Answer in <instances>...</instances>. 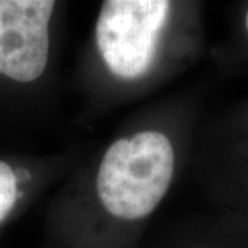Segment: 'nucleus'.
Returning a JSON list of instances; mask_svg holds the SVG:
<instances>
[{
    "label": "nucleus",
    "instance_id": "obj_3",
    "mask_svg": "<svg viewBox=\"0 0 248 248\" xmlns=\"http://www.w3.org/2000/svg\"><path fill=\"white\" fill-rule=\"evenodd\" d=\"M68 3L0 0V113L45 119L60 94V55Z\"/></svg>",
    "mask_w": 248,
    "mask_h": 248
},
{
    "label": "nucleus",
    "instance_id": "obj_4",
    "mask_svg": "<svg viewBox=\"0 0 248 248\" xmlns=\"http://www.w3.org/2000/svg\"><path fill=\"white\" fill-rule=\"evenodd\" d=\"M189 171L213 211L248 226V98L211 115L204 112Z\"/></svg>",
    "mask_w": 248,
    "mask_h": 248
},
{
    "label": "nucleus",
    "instance_id": "obj_7",
    "mask_svg": "<svg viewBox=\"0 0 248 248\" xmlns=\"http://www.w3.org/2000/svg\"><path fill=\"white\" fill-rule=\"evenodd\" d=\"M236 33L240 47L248 54V1H244L239 6L236 14Z\"/></svg>",
    "mask_w": 248,
    "mask_h": 248
},
{
    "label": "nucleus",
    "instance_id": "obj_6",
    "mask_svg": "<svg viewBox=\"0 0 248 248\" xmlns=\"http://www.w3.org/2000/svg\"><path fill=\"white\" fill-rule=\"evenodd\" d=\"M142 248H248V226L211 210L170 225Z\"/></svg>",
    "mask_w": 248,
    "mask_h": 248
},
{
    "label": "nucleus",
    "instance_id": "obj_2",
    "mask_svg": "<svg viewBox=\"0 0 248 248\" xmlns=\"http://www.w3.org/2000/svg\"><path fill=\"white\" fill-rule=\"evenodd\" d=\"M204 51L202 1H102L73 72L78 123L152 97L195 68Z\"/></svg>",
    "mask_w": 248,
    "mask_h": 248
},
{
    "label": "nucleus",
    "instance_id": "obj_5",
    "mask_svg": "<svg viewBox=\"0 0 248 248\" xmlns=\"http://www.w3.org/2000/svg\"><path fill=\"white\" fill-rule=\"evenodd\" d=\"M83 153L75 146L46 153L0 151V229L55 189Z\"/></svg>",
    "mask_w": 248,
    "mask_h": 248
},
{
    "label": "nucleus",
    "instance_id": "obj_1",
    "mask_svg": "<svg viewBox=\"0 0 248 248\" xmlns=\"http://www.w3.org/2000/svg\"><path fill=\"white\" fill-rule=\"evenodd\" d=\"M203 86L152 99L83 153L47 204L43 248H142L152 218L189 171Z\"/></svg>",
    "mask_w": 248,
    "mask_h": 248
}]
</instances>
